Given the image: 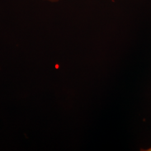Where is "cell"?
I'll use <instances>...</instances> for the list:
<instances>
[{
    "instance_id": "1",
    "label": "cell",
    "mask_w": 151,
    "mask_h": 151,
    "mask_svg": "<svg viewBox=\"0 0 151 151\" xmlns=\"http://www.w3.org/2000/svg\"><path fill=\"white\" fill-rule=\"evenodd\" d=\"M45 1H48V2H59L62 0H43Z\"/></svg>"
},
{
    "instance_id": "2",
    "label": "cell",
    "mask_w": 151,
    "mask_h": 151,
    "mask_svg": "<svg viewBox=\"0 0 151 151\" xmlns=\"http://www.w3.org/2000/svg\"><path fill=\"white\" fill-rule=\"evenodd\" d=\"M146 151H151V148H149V149H148V150H145Z\"/></svg>"
}]
</instances>
